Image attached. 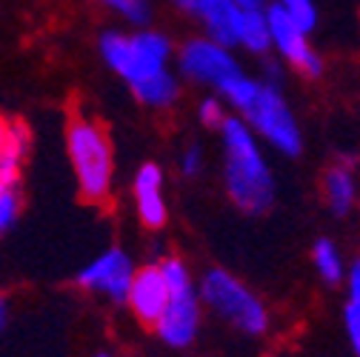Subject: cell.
I'll return each instance as SVG.
<instances>
[{"label":"cell","mask_w":360,"mask_h":357,"mask_svg":"<svg viewBox=\"0 0 360 357\" xmlns=\"http://www.w3.org/2000/svg\"><path fill=\"white\" fill-rule=\"evenodd\" d=\"M103 6H109L112 12H117L120 18H126L134 26H143L152 18V6L149 0H101Z\"/></svg>","instance_id":"20"},{"label":"cell","mask_w":360,"mask_h":357,"mask_svg":"<svg viewBox=\"0 0 360 357\" xmlns=\"http://www.w3.org/2000/svg\"><path fill=\"white\" fill-rule=\"evenodd\" d=\"M18 212H20V197H18L15 189H6L4 195H0V235L18 220Z\"/></svg>","instance_id":"22"},{"label":"cell","mask_w":360,"mask_h":357,"mask_svg":"<svg viewBox=\"0 0 360 357\" xmlns=\"http://www.w3.org/2000/svg\"><path fill=\"white\" fill-rule=\"evenodd\" d=\"M269 43H272V34H269L266 12H243V18H240V46L260 55V52L269 49Z\"/></svg>","instance_id":"16"},{"label":"cell","mask_w":360,"mask_h":357,"mask_svg":"<svg viewBox=\"0 0 360 357\" xmlns=\"http://www.w3.org/2000/svg\"><path fill=\"white\" fill-rule=\"evenodd\" d=\"M223 149H226V189L238 209L260 214L272 206L275 183L246 123L223 120Z\"/></svg>","instance_id":"1"},{"label":"cell","mask_w":360,"mask_h":357,"mask_svg":"<svg viewBox=\"0 0 360 357\" xmlns=\"http://www.w3.org/2000/svg\"><path fill=\"white\" fill-rule=\"evenodd\" d=\"M200 120L206 123V126H223V106L217 103V100H203V106H200Z\"/></svg>","instance_id":"24"},{"label":"cell","mask_w":360,"mask_h":357,"mask_svg":"<svg viewBox=\"0 0 360 357\" xmlns=\"http://www.w3.org/2000/svg\"><path fill=\"white\" fill-rule=\"evenodd\" d=\"M174 6L180 12H186L189 18L200 20L209 32V40H214L217 46L229 49L240 43V18L243 12L232 4V0H174Z\"/></svg>","instance_id":"9"},{"label":"cell","mask_w":360,"mask_h":357,"mask_svg":"<svg viewBox=\"0 0 360 357\" xmlns=\"http://www.w3.org/2000/svg\"><path fill=\"white\" fill-rule=\"evenodd\" d=\"M346 329H349V340H352V346H354V354L360 357V260L352 266V275H349Z\"/></svg>","instance_id":"17"},{"label":"cell","mask_w":360,"mask_h":357,"mask_svg":"<svg viewBox=\"0 0 360 357\" xmlns=\"http://www.w3.org/2000/svg\"><path fill=\"white\" fill-rule=\"evenodd\" d=\"M257 89H260V83H255L252 77H246V74H238L235 80H229L226 86L220 89L223 95H226V100H232L240 112L255 100V95H257Z\"/></svg>","instance_id":"21"},{"label":"cell","mask_w":360,"mask_h":357,"mask_svg":"<svg viewBox=\"0 0 360 357\" xmlns=\"http://www.w3.org/2000/svg\"><path fill=\"white\" fill-rule=\"evenodd\" d=\"M311 257H314V266H318V272H321V278H323L326 283H338V280H340L343 266H340V254H338V249H335L332 240L323 238V240L314 243Z\"/></svg>","instance_id":"18"},{"label":"cell","mask_w":360,"mask_h":357,"mask_svg":"<svg viewBox=\"0 0 360 357\" xmlns=\"http://www.w3.org/2000/svg\"><path fill=\"white\" fill-rule=\"evenodd\" d=\"M131 278H134V266H131L129 254L120 249H109V252L98 254L86 269H80L77 286L89 289V292H101L112 300H126Z\"/></svg>","instance_id":"8"},{"label":"cell","mask_w":360,"mask_h":357,"mask_svg":"<svg viewBox=\"0 0 360 357\" xmlns=\"http://www.w3.org/2000/svg\"><path fill=\"white\" fill-rule=\"evenodd\" d=\"M101 55L129 86H138V83L166 72L172 43L160 32H138L131 37L120 34V32H103Z\"/></svg>","instance_id":"3"},{"label":"cell","mask_w":360,"mask_h":357,"mask_svg":"<svg viewBox=\"0 0 360 357\" xmlns=\"http://www.w3.org/2000/svg\"><path fill=\"white\" fill-rule=\"evenodd\" d=\"M6 326V300H4V294H0V329Z\"/></svg>","instance_id":"27"},{"label":"cell","mask_w":360,"mask_h":357,"mask_svg":"<svg viewBox=\"0 0 360 357\" xmlns=\"http://www.w3.org/2000/svg\"><path fill=\"white\" fill-rule=\"evenodd\" d=\"M134 318L146 326H155L163 315V309L169 303V286L160 275L158 266H146V269L134 272L131 278V286H129V294H126Z\"/></svg>","instance_id":"11"},{"label":"cell","mask_w":360,"mask_h":357,"mask_svg":"<svg viewBox=\"0 0 360 357\" xmlns=\"http://www.w3.org/2000/svg\"><path fill=\"white\" fill-rule=\"evenodd\" d=\"M300 32H311L314 23H318V12H314L311 0H278L275 4Z\"/></svg>","instance_id":"19"},{"label":"cell","mask_w":360,"mask_h":357,"mask_svg":"<svg viewBox=\"0 0 360 357\" xmlns=\"http://www.w3.org/2000/svg\"><path fill=\"white\" fill-rule=\"evenodd\" d=\"M66 146L80 195L92 203L106 200L112 192L115 163H112V143L101 123L89 117H75L66 129Z\"/></svg>","instance_id":"2"},{"label":"cell","mask_w":360,"mask_h":357,"mask_svg":"<svg viewBox=\"0 0 360 357\" xmlns=\"http://www.w3.org/2000/svg\"><path fill=\"white\" fill-rule=\"evenodd\" d=\"M266 20H269V34H272V43L281 49V55L286 60H292V66H297L303 74L318 77L321 74V58L311 52L306 32H300L278 6L266 9Z\"/></svg>","instance_id":"10"},{"label":"cell","mask_w":360,"mask_h":357,"mask_svg":"<svg viewBox=\"0 0 360 357\" xmlns=\"http://www.w3.org/2000/svg\"><path fill=\"white\" fill-rule=\"evenodd\" d=\"M29 152V131L23 123H9V135L6 143L0 149V181L9 189H15V183L20 181V169H23V157Z\"/></svg>","instance_id":"13"},{"label":"cell","mask_w":360,"mask_h":357,"mask_svg":"<svg viewBox=\"0 0 360 357\" xmlns=\"http://www.w3.org/2000/svg\"><path fill=\"white\" fill-rule=\"evenodd\" d=\"M134 200L138 214L149 229H160L166 223V203H163V174L155 163H143L134 177Z\"/></svg>","instance_id":"12"},{"label":"cell","mask_w":360,"mask_h":357,"mask_svg":"<svg viewBox=\"0 0 360 357\" xmlns=\"http://www.w3.org/2000/svg\"><path fill=\"white\" fill-rule=\"evenodd\" d=\"M6 135H9V120L0 115V149H4V143H6Z\"/></svg>","instance_id":"26"},{"label":"cell","mask_w":360,"mask_h":357,"mask_svg":"<svg viewBox=\"0 0 360 357\" xmlns=\"http://www.w3.org/2000/svg\"><path fill=\"white\" fill-rule=\"evenodd\" d=\"M6 189H9V186H6V183H4V181H0V195H4V192H6Z\"/></svg>","instance_id":"28"},{"label":"cell","mask_w":360,"mask_h":357,"mask_svg":"<svg viewBox=\"0 0 360 357\" xmlns=\"http://www.w3.org/2000/svg\"><path fill=\"white\" fill-rule=\"evenodd\" d=\"M158 269L169 286V303L163 309L160 320L155 323V329L163 343H169L174 349H186L195 340L198 326H200V306H198V294L192 289L189 269L177 257L163 260Z\"/></svg>","instance_id":"4"},{"label":"cell","mask_w":360,"mask_h":357,"mask_svg":"<svg viewBox=\"0 0 360 357\" xmlns=\"http://www.w3.org/2000/svg\"><path fill=\"white\" fill-rule=\"evenodd\" d=\"M203 300L217 311L220 318L232 320L240 332H249V335H260L269 323L266 318V309L263 303L238 280L232 278L229 272L223 269H212L206 278H203Z\"/></svg>","instance_id":"5"},{"label":"cell","mask_w":360,"mask_h":357,"mask_svg":"<svg viewBox=\"0 0 360 357\" xmlns=\"http://www.w3.org/2000/svg\"><path fill=\"white\" fill-rule=\"evenodd\" d=\"M180 72L198 83H212L217 89H223L229 80L243 74L226 49L217 46L214 40H200V37L189 40L186 46L180 49Z\"/></svg>","instance_id":"7"},{"label":"cell","mask_w":360,"mask_h":357,"mask_svg":"<svg viewBox=\"0 0 360 357\" xmlns=\"http://www.w3.org/2000/svg\"><path fill=\"white\" fill-rule=\"evenodd\" d=\"M243 115L260 135L272 146H278L283 155H297L300 152V129H297L286 100L281 98L278 86L260 83L255 100L243 109Z\"/></svg>","instance_id":"6"},{"label":"cell","mask_w":360,"mask_h":357,"mask_svg":"<svg viewBox=\"0 0 360 357\" xmlns=\"http://www.w3.org/2000/svg\"><path fill=\"white\" fill-rule=\"evenodd\" d=\"M326 200L329 209L343 217L349 214V209L354 206V177H352V160L335 163L326 174Z\"/></svg>","instance_id":"14"},{"label":"cell","mask_w":360,"mask_h":357,"mask_svg":"<svg viewBox=\"0 0 360 357\" xmlns=\"http://www.w3.org/2000/svg\"><path fill=\"white\" fill-rule=\"evenodd\" d=\"M200 166H203V152H200V146H189L186 152H184V157H180V169H184V174H198L200 171Z\"/></svg>","instance_id":"23"},{"label":"cell","mask_w":360,"mask_h":357,"mask_svg":"<svg viewBox=\"0 0 360 357\" xmlns=\"http://www.w3.org/2000/svg\"><path fill=\"white\" fill-rule=\"evenodd\" d=\"M240 12H266V0H232Z\"/></svg>","instance_id":"25"},{"label":"cell","mask_w":360,"mask_h":357,"mask_svg":"<svg viewBox=\"0 0 360 357\" xmlns=\"http://www.w3.org/2000/svg\"><path fill=\"white\" fill-rule=\"evenodd\" d=\"M131 89H134V95H138L141 103L155 106V109H163L177 98V80L172 77L169 69L155 74V77H149V80H143V83H138V86H131Z\"/></svg>","instance_id":"15"},{"label":"cell","mask_w":360,"mask_h":357,"mask_svg":"<svg viewBox=\"0 0 360 357\" xmlns=\"http://www.w3.org/2000/svg\"><path fill=\"white\" fill-rule=\"evenodd\" d=\"M98 357H109V354H98Z\"/></svg>","instance_id":"29"}]
</instances>
